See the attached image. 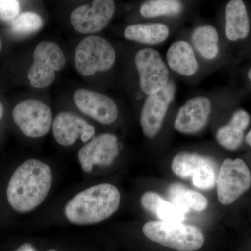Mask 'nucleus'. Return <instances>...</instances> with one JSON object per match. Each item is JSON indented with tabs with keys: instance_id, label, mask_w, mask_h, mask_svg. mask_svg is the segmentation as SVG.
Returning <instances> with one entry per match:
<instances>
[{
	"instance_id": "f257e3e1",
	"label": "nucleus",
	"mask_w": 251,
	"mask_h": 251,
	"mask_svg": "<svg viewBox=\"0 0 251 251\" xmlns=\"http://www.w3.org/2000/svg\"><path fill=\"white\" fill-rule=\"evenodd\" d=\"M52 184V170L37 159H29L18 166L6 188L10 206L19 213L34 210L45 201Z\"/></svg>"
},
{
	"instance_id": "f03ea898",
	"label": "nucleus",
	"mask_w": 251,
	"mask_h": 251,
	"mask_svg": "<svg viewBox=\"0 0 251 251\" xmlns=\"http://www.w3.org/2000/svg\"><path fill=\"white\" fill-rule=\"evenodd\" d=\"M121 194L111 184L87 188L72 198L64 208V214L73 224L92 225L108 219L118 209Z\"/></svg>"
},
{
	"instance_id": "7ed1b4c3",
	"label": "nucleus",
	"mask_w": 251,
	"mask_h": 251,
	"mask_svg": "<svg viewBox=\"0 0 251 251\" xmlns=\"http://www.w3.org/2000/svg\"><path fill=\"white\" fill-rule=\"evenodd\" d=\"M144 235L151 242L179 251H194L205 242L202 231L183 223L149 221L143 227Z\"/></svg>"
},
{
	"instance_id": "20e7f679",
	"label": "nucleus",
	"mask_w": 251,
	"mask_h": 251,
	"mask_svg": "<svg viewBox=\"0 0 251 251\" xmlns=\"http://www.w3.org/2000/svg\"><path fill=\"white\" fill-rule=\"evenodd\" d=\"M115 57V49L108 41L100 36H90L77 46L74 62L79 74L91 76L111 69Z\"/></svg>"
},
{
	"instance_id": "39448f33",
	"label": "nucleus",
	"mask_w": 251,
	"mask_h": 251,
	"mask_svg": "<svg viewBox=\"0 0 251 251\" xmlns=\"http://www.w3.org/2000/svg\"><path fill=\"white\" fill-rule=\"evenodd\" d=\"M34 62L28 72L31 86L44 88L50 85L55 79V72L64 69L66 57L62 50L52 41H42L34 52Z\"/></svg>"
},
{
	"instance_id": "423d86ee",
	"label": "nucleus",
	"mask_w": 251,
	"mask_h": 251,
	"mask_svg": "<svg viewBox=\"0 0 251 251\" xmlns=\"http://www.w3.org/2000/svg\"><path fill=\"white\" fill-rule=\"evenodd\" d=\"M217 196L224 205L233 203L251 186V174L247 163L240 158H227L218 175Z\"/></svg>"
},
{
	"instance_id": "0eeeda50",
	"label": "nucleus",
	"mask_w": 251,
	"mask_h": 251,
	"mask_svg": "<svg viewBox=\"0 0 251 251\" xmlns=\"http://www.w3.org/2000/svg\"><path fill=\"white\" fill-rule=\"evenodd\" d=\"M12 116L23 134L29 138L44 136L53 123L51 109L36 99H27L17 104Z\"/></svg>"
},
{
	"instance_id": "6e6552de",
	"label": "nucleus",
	"mask_w": 251,
	"mask_h": 251,
	"mask_svg": "<svg viewBox=\"0 0 251 251\" xmlns=\"http://www.w3.org/2000/svg\"><path fill=\"white\" fill-rule=\"evenodd\" d=\"M135 62L144 93L150 96L164 88L169 72L158 51L151 48L141 50L135 55Z\"/></svg>"
},
{
	"instance_id": "1a4fd4ad",
	"label": "nucleus",
	"mask_w": 251,
	"mask_h": 251,
	"mask_svg": "<svg viewBox=\"0 0 251 251\" xmlns=\"http://www.w3.org/2000/svg\"><path fill=\"white\" fill-rule=\"evenodd\" d=\"M115 5L111 0H96L92 5H83L71 14L73 27L81 34H91L103 29L115 13Z\"/></svg>"
},
{
	"instance_id": "9d476101",
	"label": "nucleus",
	"mask_w": 251,
	"mask_h": 251,
	"mask_svg": "<svg viewBox=\"0 0 251 251\" xmlns=\"http://www.w3.org/2000/svg\"><path fill=\"white\" fill-rule=\"evenodd\" d=\"M175 85L168 82L164 88L148 97L144 103L140 124L144 135L152 138L161 130L168 107L174 99Z\"/></svg>"
},
{
	"instance_id": "9b49d317",
	"label": "nucleus",
	"mask_w": 251,
	"mask_h": 251,
	"mask_svg": "<svg viewBox=\"0 0 251 251\" xmlns=\"http://www.w3.org/2000/svg\"><path fill=\"white\" fill-rule=\"evenodd\" d=\"M118 153L117 137L111 133H103L95 137L80 149L78 160L82 169L90 173L95 165H111Z\"/></svg>"
},
{
	"instance_id": "f8f14e48",
	"label": "nucleus",
	"mask_w": 251,
	"mask_h": 251,
	"mask_svg": "<svg viewBox=\"0 0 251 251\" xmlns=\"http://www.w3.org/2000/svg\"><path fill=\"white\" fill-rule=\"evenodd\" d=\"M73 99L81 112L103 125L113 123L118 116L116 104L105 94L80 89Z\"/></svg>"
},
{
	"instance_id": "ddd939ff",
	"label": "nucleus",
	"mask_w": 251,
	"mask_h": 251,
	"mask_svg": "<svg viewBox=\"0 0 251 251\" xmlns=\"http://www.w3.org/2000/svg\"><path fill=\"white\" fill-rule=\"evenodd\" d=\"M52 132L56 141L67 147L74 145L79 138L83 143H87L94 136L95 129L93 126L75 114L62 112L54 120Z\"/></svg>"
},
{
	"instance_id": "4468645a",
	"label": "nucleus",
	"mask_w": 251,
	"mask_h": 251,
	"mask_svg": "<svg viewBox=\"0 0 251 251\" xmlns=\"http://www.w3.org/2000/svg\"><path fill=\"white\" fill-rule=\"evenodd\" d=\"M211 111L209 99L198 97L190 99L179 109L174 123L175 130L185 134H192L205 126Z\"/></svg>"
},
{
	"instance_id": "2eb2a0df",
	"label": "nucleus",
	"mask_w": 251,
	"mask_h": 251,
	"mask_svg": "<svg viewBox=\"0 0 251 251\" xmlns=\"http://www.w3.org/2000/svg\"><path fill=\"white\" fill-rule=\"evenodd\" d=\"M250 31V23L244 1L232 0L226 8V34L230 41L247 38Z\"/></svg>"
},
{
	"instance_id": "dca6fc26",
	"label": "nucleus",
	"mask_w": 251,
	"mask_h": 251,
	"mask_svg": "<svg viewBox=\"0 0 251 251\" xmlns=\"http://www.w3.org/2000/svg\"><path fill=\"white\" fill-rule=\"evenodd\" d=\"M140 203L144 209L161 221L182 223L186 219V214L184 211L156 192L148 191L144 193L140 198Z\"/></svg>"
},
{
	"instance_id": "f3484780",
	"label": "nucleus",
	"mask_w": 251,
	"mask_h": 251,
	"mask_svg": "<svg viewBox=\"0 0 251 251\" xmlns=\"http://www.w3.org/2000/svg\"><path fill=\"white\" fill-rule=\"evenodd\" d=\"M250 121L247 112L239 110L234 112L229 123L221 127L216 133L218 143L229 150H234L242 145L244 130Z\"/></svg>"
},
{
	"instance_id": "a211bd4d",
	"label": "nucleus",
	"mask_w": 251,
	"mask_h": 251,
	"mask_svg": "<svg viewBox=\"0 0 251 251\" xmlns=\"http://www.w3.org/2000/svg\"><path fill=\"white\" fill-rule=\"evenodd\" d=\"M170 67L181 75H192L198 70V63L191 46L184 41L172 44L167 52Z\"/></svg>"
},
{
	"instance_id": "6ab92c4d",
	"label": "nucleus",
	"mask_w": 251,
	"mask_h": 251,
	"mask_svg": "<svg viewBox=\"0 0 251 251\" xmlns=\"http://www.w3.org/2000/svg\"><path fill=\"white\" fill-rule=\"evenodd\" d=\"M170 202L178 206L186 214L190 211H203L208 206L205 196L179 184L171 185L168 189Z\"/></svg>"
},
{
	"instance_id": "aec40b11",
	"label": "nucleus",
	"mask_w": 251,
	"mask_h": 251,
	"mask_svg": "<svg viewBox=\"0 0 251 251\" xmlns=\"http://www.w3.org/2000/svg\"><path fill=\"white\" fill-rule=\"evenodd\" d=\"M124 35L129 40L156 45L166 40L169 29L161 23L132 25L125 29Z\"/></svg>"
},
{
	"instance_id": "412c9836",
	"label": "nucleus",
	"mask_w": 251,
	"mask_h": 251,
	"mask_svg": "<svg viewBox=\"0 0 251 251\" xmlns=\"http://www.w3.org/2000/svg\"><path fill=\"white\" fill-rule=\"evenodd\" d=\"M193 46L204 58H215L219 53V35L215 28L206 25L198 27L192 34Z\"/></svg>"
},
{
	"instance_id": "4be33fe9",
	"label": "nucleus",
	"mask_w": 251,
	"mask_h": 251,
	"mask_svg": "<svg viewBox=\"0 0 251 251\" xmlns=\"http://www.w3.org/2000/svg\"><path fill=\"white\" fill-rule=\"evenodd\" d=\"M214 162L208 157L197 153H181L172 161L171 168L175 175L181 178L193 176L201 167Z\"/></svg>"
},
{
	"instance_id": "5701e85b",
	"label": "nucleus",
	"mask_w": 251,
	"mask_h": 251,
	"mask_svg": "<svg viewBox=\"0 0 251 251\" xmlns=\"http://www.w3.org/2000/svg\"><path fill=\"white\" fill-rule=\"evenodd\" d=\"M182 9V4L176 0H151L140 6V14L145 18L176 15Z\"/></svg>"
},
{
	"instance_id": "b1692460",
	"label": "nucleus",
	"mask_w": 251,
	"mask_h": 251,
	"mask_svg": "<svg viewBox=\"0 0 251 251\" xmlns=\"http://www.w3.org/2000/svg\"><path fill=\"white\" fill-rule=\"evenodd\" d=\"M43 25L44 21L40 15L34 12H24L12 21L10 30L14 35L25 36L39 31Z\"/></svg>"
},
{
	"instance_id": "393cba45",
	"label": "nucleus",
	"mask_w": 251,
	"mask_h": 251,
	"mask_svg": "<svg viewBox=\"0 0 251 251\" xmlns=\"http://www.w3.org/2000/svg\"><path fill=\"white\" fill-rule=\"evenodd\" d=\"M193 184L200 189L208 190L214 187L216 182L214 162L201 167L192 176Z\"/></svg>"
},
{
	"instance_id": "a878e982",
	"label": "nucleus",
	"mask_w": 251,
	"mask_h": 251,
	"mask_svg": "<svg viewBox=\"0 0 251 251\" xmlns=\"http://www.w3.org/2000/svg\"><path fill=\"white\" fill-rule=\"evenodd\" d=\"M21 4L16 0H0V19L14 21L19 14Z\"/></svg>"
},
{
	"instance_id": "bb28decb",
	"label": "nucleus",
	"mask_w": 251,
	"mask_h": 251,
	"mask_svg": "<svg viewBox=\"0 0 251 251\" xmlns=\"http://www.w3.org/2000/svg\"><path fill=\"white\" fill-rule=\"evenodd\" d=\"M15 251H36L35 248L33 247L30 244L25 243L22 245L20 246Z\"/></svg>"
},
{
	"instance_id": "cd10ccee",
	"label": "nucleus",
	"mask_w": 251,
	"mask_h": 251,
	"mask_svg": "<svg viewBox=\"0 0 251 251\" xmlns=\"http://www.w3.org/2000/svg\"><path fill=\"white\" fill-rule=\"evenodd\" d=\"M246 141L251 146V130L249 132L247 136H246Z\"/></svg>"
},
{
	"instance_id": "c85d7f7f",
	"label": "nucleus",
	"mask_w": 251,
	"mask_h": 251,
	"mask_svg": "<svg viewBox=\"0 0 251 251\" xmlns=\"http://www.w3.org/2000/svg\"><path fill=\"white\" fill-rule=\"evenodd\" d=\"M4 116V107H3L2 104L0 102V120L2 119Z\"/></svg>"
},
{
	"instance_id": "c756f323",
	"label": "nucleus",
	"mask_w": 251,
	"mask_h": 251,
	"mask_svg": "<svg viewBox=\"0 0 251 251\" xmlns=\"http://www.w3.org/2000/svg\"><path fill=\"white\" fill-rule=\"evenodd\" d=\"M248 77L251 80V69L249 70V73H248Z\"/></svg>"
},
{
	"instance_id": "7c9ffc66",
	"label": "nucleus",
	"mask_w": 251,
	"mask_h": 251,
	"mask_svg": "<svg viewBox=\"0 0 251 251\" xmlns=\"http://www.w3.org/2000/svg\"><path fill=\"white\" fill-rule=\"evenodd\" d=\"M1 39H0V51H1Z\"/></svg>"
},
{
	"instance_id": "2f4dec72",
	"label": "nucleus",
	"mask_w": 251,
	"mask_h": 251,
	"mask_svg": "<svg viewBox=\"0 0 251 251\" xmlns=\"http://www.w3.org/2000/svg\"><path fill=\"white\" fill-rule=\"evenodd\" d=\"M47 251H57V250H54V249H50V250H49Z\"/></svg>"
}]
</instances>
